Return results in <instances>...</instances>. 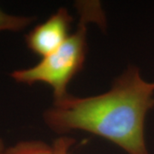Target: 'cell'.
Masks as SVG:
<instances>
[{
	"label": "cell",
	"instance_id": "2",
	"mask_svg": "<svg viewBox=\"0 0 154 154\" xmlns=\"http://www.w3.org/2000/svg\"><path fill=\"white\" fill-rule=\"evenodd\" d=\"M79 22L76 30L52 54L43 57L37 64L11 72L17 82L33 85L45 83L52 88L54 100L69 95L67 87L72 79L82 69L86 60L88 44V24L105 25V15L99 2H78Z\"/></svg>",
	"mask_w": 154,
	"mask_h": 154
},
{
	"label": "cell",
	"instance_id": "1",
	"mask_svg": "<svg viewBox=\"0 0 154 154\" xmlns=\"http://www.w3.org/2000/svg\"><path fill=\"white\" fill-rule=\"evenodd\" d=\"M154 107V82L144 80L139 68L129 66L109 91L54 100L43 115L57 134L83 130L114 143L127 154H149L145 138L146 115Z\"/></svg>",
	"mask_w": 154,
	"mask_h": 154
},
{
	"label": "cell",
	"instance_id": "4",
	"mask_svg": "<svg viewBox=\"0 0 154 154\" xmlns=\"http://www.w3.org/2000/svg\"><path fill=\"white\" fill-rule=\"evenodd\" d=\"M5 154H55V151L42 140H23L6 148Z\"/></svg>",
	"mask_w": 154,
	"mask_h": 154
},
{
	"label": "cell",
	"instance_id": "5",
	"mask_svg": "<svg viewBox=\"0 0 154 154\" xmlns=\"http://www.w3.org/2000/svg\"><path fill=\"white\" fill-rule=\"evenodd\" d=\"M35 20L33 17L14 16L0 9V32H19L29 26Z\"/></svg>",
	"mask_w": 154,
	"mask_h": 154
},
{
	"label": "cell",
	"instance_id": "7",
	"mask_svg": "<svg viewBox=\"0 0 154 154\" xmlns=\"http://www.w3.org/2000/svg\"><path fill=\"white\" fill-rule=\"evenodd\" d=\"M5 150H6V148L5 147V144H4V141H3V140L0 138V154H5Z\"/></svg>",
	"mask_w": 154,
	"mask_h": 154
},
{
	"label": "cell",
	"instance_id": "6",
	"mask_svg": "<svg viewBox=\"0 0 154 154\" xmlns=\"http://www.w3.org/2000/svg\"><path fill=\"white\" fill-rule=\"evenodd\" d=\"M75 143V140L68 136H61L56 139L52 144L55 154H72L70 148Z\"/></svg>",
	"mask_w": 154,
	"mask_h": 154
},
{
	"label": "cell",
	"instance_id": "3",
	"mask_svg": "<svg viewBox=\"0 0 154 154\" xmlns=\"http://www.w3.org/2000/svg\"><path fill=\"white\" fill-rule=\"evenodd\" d=\"M73 22L74 18L68 10L60 8L26 35L28 48L42 58L52 54L71 34Z\"/></svg>",
	"mask_w": 154,
	"mask_h": 154
}]
</instances>
